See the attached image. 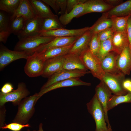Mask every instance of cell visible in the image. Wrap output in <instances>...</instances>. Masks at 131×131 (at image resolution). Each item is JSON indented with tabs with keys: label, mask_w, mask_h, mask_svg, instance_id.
<instances>
[{
	"label": "cell",
	"mask_w": 131,
	"mask_h": 131,
	"mask_svg": "<svg viewBox=\"0 0 131 131\" xmlns=\"http://www.w3.org/2000/svg\"><path fill=\"white\" fill-rule=\"evenodd\" d=\"M95 95L101 104L104 110L106 122L108 128L111 129L108 115L107 104L113 95L111 90L102 80L96 87Z\"/></svg>",
	"instance_id": "10"
},
{
	"label": "cell",
	"mask_w": 131,
	"mask_h": 131,
	"mask_svg": "<svg viewBox=\"0 0 131 131\" xmlns=\"http://www.w3.org/2000/svg\"><path fill=\"white\" fill-rule=\"evenodd\" d=\"M112 41L114 51L120 55L124 48L129 47L126 31L115 32Z\"/></svg>",
	"instance_id": "22"
},
{
	"label": "cell",
	"mask_w": 131,
	"mask_h": 131,
	"mask_svg": "<svg viewBox=\"0 0 131 131\" xmlns=\"http://www.w3.org/2000/svg\"><path fill=\"white\" fill-rule=\"evenodd\" d=\"M85 9V3L78 5L69 13L66 12L64 14L61 15L59 19L62 25H66L70 23L74 18H78L82 16Z\"/></svg>",
	"instance_id": "26"
},
{
	"label": "cell",
	"mask_w": 131,
	"mask_h": 131,
	"mask_svg": "<svg viewBox=\"0 0 131 131\" xmlns=\"http://www.w3.org/2000/svg\"><path fill=\"white\" fill-rule=\"evenodd\" d=\"M131 82V80H130L127 79L125 80L123 83V86L124 89L129 92Z\"/></svg>",
	"instance_id": "46"
},
{
	"label": "cell",
	"mask_w": 131,
	"mask_h": 131,
	"mask_svg": "<svg viewBox=\"0 0 131 131\" xmlns=\"http://www.w3.org/2000/svg\"><path fill=\"white\" fill-rule=\"evenodd\" d=\"M21 0H0V9L12 15L18 7Z\"/></svg>",
	"instance_id": "31"
},
{
	"label": "cell",
	"mask_w": 131,
	"mask_h": 131,
	"mask_svg": "<svg viewBox=\"0 0 131 131\" xmlns=\"http://www.w3.org/2000/svg\"><path fill=\"white\" fill-rule=\"evenodd\" d=\"M30 3L37 16L42 18H58L51 11L47 4L42 0H30Z\"/></svg>",
	"instance_id": "20"
},
{
	"label": "cell",
	"mask_w": 131,
	"mask_h": 131,
	"mask_svg": "<svg viewBox=\"0 0 131 131\" xmlns=\"http://www.w3.org/2000/svg\"><path fill=\"white\" fill-rule=\"evenodd\" d=\"M112 22L106 12L103 13L102 15L90 27L89 31L92 35L98 34L101 32L112 27Z\"/></svg>",
	"instance_id": "24"
},
{
	"label": "cell",
	"mask_w": 131,
	"mask_h": 131,
	"mask_svg": "<svg viewBox=\"0 0 131 131\" xmlns=\"http://www.w3.org/2000/svg\"><path fill=\"white\" fill-rule=\"evenodd\" d=\"M38 93L23 99L18 106L17 113L13 122L25 124L29 122L34 114V106L39 99Z\"/></svg>",
	"instance_id": "1"
},
{
	"label": "cell",
	"mask_w": 131,
	"mask_h": 131,
	"mask_svg": "<svg viewBox=\"0 0 131 131\" xmlns=\"http://www.w3.org/2000/svg\"><path fill=\"white\" fill-rule=\"evenodd\" d=\"M101 42L98 34L92 35L89 45V49L94 55L96 56L100 47Z\"/></svg>",
	"instance_id": "35"
},
{
	"label": "cell",
	"mask_w": 131,
	"mask_h": 131,
	"mask_svg": "<svg viewBox=\"0 0 131 131\" xmlns=\"http://www.w3.org/2000/svg\"><path fill=\"white\" fill-rule=\"evenodd\" d=\"M37 16L29 0H21L17 8L10 16V20L12 21L17 18L22 16L27 20Z\"/></svg>",
	"instance_id": "17"
},
{
	"label": "cell",
	"mask_w": 131,
	"mask_h": 131,
	"mask_svg": "<svg viewBox=\"0 0 131 131\" xmlns=\"http://www.w3.org/2000/svg\"><path fill=\"white\" fill-rule=\"evenodd\" d=\"M130 17L131 19V15H130Z\"/></svg>",
	"instance_id": "51"
},
{
	"label": "cell",
	"mask_w": 131,
	"mask_h": 131,
	"mask_svg": "<svg viewBox=\"0 0 131 131\" xmlns=\"http://www.w3.org/2000/svg\"><path fill=\"white\" fill-rule=\"evenodd\" d=\"M44 2L50 6L57 13H58L60 10L57 3L56 0H42Z\"/></svg>",
	"instance_id": "40"
},
{
	"label": "cell",
	"mask_w": 131,
	"mask_h": 131,
	"mask_svg": "<svg viewBox=\"0 0 131 131\" xmlns=\"http://www.w3.org/2000/svg\"><path fill=\"white\" fill-rule=\"evenodd\" d=\"M89 112L94 119L96 125L95 131H104L108 128L106 126L103 108L95 94L86 104Z\"/></svg>",
	"instance_id": "3"
},
{
	"label": "cell",
	"mask_w": 131,
	"mask_h": 131,
	"mask_svg": "<svg viewBox=\"0 0 131 131\" xmlns=\"http://www.w3.org/2000/svg\"><path fill=\"white\" fill-rule=\"evenodd\" d=\"M114 32L112 27H111L105 30L98 33V36L101 42L112 38Z\"/></svg>",
	"instance_id": "37"
},
{
	"label": "cell",
	"mask_w": 131,
	"mask_h": 131,
	"mask_svg": "<svg viewBox=\"0 0 131 131\" xmlns=\"http://www.w3.org/2000/svg\"><path fill=\"white\" fill-rule=\"evenodd\" d=\"M11 20L10 16L6 12L0 11V32L8 31Z\"/></svg>",
	"instance_id": "34"
},
{
	"label": "cell",
	"mask_w": 131,
	"mask_h": 131,
	"mask_svg": "<svg viewBox=\"0 0 131 131\" xmlns=\"http://www.w3.org/2000/svg\"><path fill=\"white\" fill-rule=\"evenodd\" d=\"M74 43L68 46L51 48L37 53L45 60L59 56H64L68 53Z\"/></svg>",
	"instance_id": "25"
},
{
	"label": "cell",
	"mask_w": 131,
	"mask_h": 131,
	"mask_svg": "<svg viewBox=\"0 0 131 131\" xmlns=\"http://www.w3.org/2000/svg\"><path fill=\"white\" fill-rule=\"evenodd\" d=\"M56 1L60 9L58 14L61 15L64 14L66 11L67 0H56Z\"/></svg>",
	"instance_id": "39"
},
{
	"label": "cell",
	"mask_w": 131,
	"mask_h": 131,
	"mask_svg": "<svg viewBox=\"0 0 131 131\" xmlns=\"http://www.w3.org/2000/svg\"><path fill=\"white\" fill-rule=\"evenodd\" d=\"M105 2L108 4L113 6L114 7L120 4L122 1L121 0H104Z\"/></svg>",
	"instance_id": "45"
},
{
	"label": "cell",
	"mask_w": 131,
	"mask_h": 131,
	"mask_svg": "<svg viewBox=\"0 0 131 131\" xmlns=\"http://www.w3.org/2000/svg\"><path fill=\"white\" fill-rule=\"evenodd\" d=\"M90 83L84 82L79 78H73L56 82L45 89L40 90L38 93L39 98L47 93L61 88L81 85L90 86Z\"/></svg>",
	"instance_id": "14"
},
{
	"label": "cell",
	"mask_w": 131,
	"mask_h": 131,
	"mask_svg": "<svg viewBox=\"0 0 131 131\" xmlns=\"http://www.w3.org/2000/svg\"><path fill=\"white\" fill-rule=\"evenodd\" d=\"M87 26L76 29H68L63 28L49 31H42L39 34L44 36L55 37H79L89 30Z\"/></svg>",
	"instance_id": "11"
},
{
	"label": "cell",
	"mask_w": 131,
	"mask_h": 131,
	"mask_svg": "<svg viewBox=\"0 0 131 131\" xmlns=\"http://www.w3.org/2000/svg\"><path fill=\"white\" fill-rule=\"evenodd\" d=\"M13 86L11 83L7 82L5 83L1 88L0 92L3 94H7L13 91Z\"/></svg>",
	"instance_id": "42"
},
{
	"label": "cell",
	"mask_w": 131,
	"mask_h": 131,
	"mask_svg": "<svg viewBox=\"0 0 131 131\" xmlns=\"http://www.w3.org/2000/svg\"><path fill=\"white\" fill-rule=\"evenodd\" d=\"M55 37L39 34L22 38L16 43L14 50L34 53L40 47L49 42Z\"/></svg>",
	"instance_id": "2"
},
{
	"label": "cell",
	"mask_w": 131,
	"mask_h": 131,
	"mask_svg": "<svg viewBox=\"0 0 131 131\" xmlns=\"http://www.w3.org/2000/svg\"><path fill=\"white\" fill-rule=\"evenodd\" d=\"M125 75L122 72L115 74L105 73L102 80L110 89L113 95H124L129 92L123 86Z\"/></svg>",
	"instance_id": "5"
},
{
	"label": "cell",
	"mask_w": 131,
	"mask_h": 131,
	"mask_svg": "<svg viewBox=\"0 0 131 131\" xmlns=\"http://www.w3.org/2000/svg\"><path fill=\"white\" fill-rule=\"evenodd\" d=\"M42 19L38 16L27 20L22 31L17 35L19 40L39 34L41 31Z\"/></svg>",
	"instance_id": "12"
},
{
	"label": "cell",
	"mask_w": 131,
	"mask_h": 131,
	"mask_svg": "<svg viewBox=\"0 0 131 131\" xmlns=\"http://www.w3.org/2000/svg\"><path fill=\"white\" fill-rule=\"evenodd\" d=\"M80 56L84 65L90 70L93 76L100 80H102L105 73L101 67L100 61L98 57L89 49L83 52Z\"/></svg>",
	"instance_id": "4"
},
{
	"label": "cell",
	"mask_w": 131,
	"mask_h": 131,
	"mask_svg": "<svg viewBox=\"0 0 131 131\" xmlns=\"http://www.w3.org/2000/svg\"><path fill=\"white\" fill-rule=\"evenodd\" d=\"M64 61L63 56H59L45 60L41 76L48 78L63 69Z\"/></svg>",
	"instance_id": "13"
},
{
	"label": "cell",
	"mask_w": 131,
	"mask_h": 131,
	"mask_svg": "<svg viewBox=\"0 0 131 131\" xmlns=\"http://www.w3.org/2000/svg\"><path fill=\"white\" fill-rule=\"evenodd\" d=\"M27 131H36L35 130H33L32 131H31L29 129H27Z\"/></svg>",
	"instance_id": "50"
},
{
	"label": "cell",
	"mask_w": 131,
	"mask_h": 131,
	"mask_svg": "<svg viewBox=\"0 0 131 131\" xmlns=\"http://www.w3.org/2000/svg\"><path fill=\"white\" fill-rule=\"evenodd\" d=\"M119 55L115 52L111 51L101 60V66L105 73L115 74L121 72L117 65Z\"/></svg>",
	"instance_id": "15"
},
{
	"label": "cell",
	"mask_w": 131,
	"mask_h": 131,
	"mask_svg": "<svg viewBox=\"0 0 131 131\" xmlns=\"http://www.w3.org/2000/svg\"><path fill=\"white\" fill-rule=\"evenodd\" d=\"M63 57L64 61L63 69L69 70L88 71L83 64L79 56L68 53Z\"/></svg>",
	"instance_id": "23"
},
{
	"label": "cell",
	"mask_w": 131,
	"mask_h": 131,
	"mask_svg": "<svg viewBox=\"0 0 131 131\" xmlns=\"http://www.w3.org/2000/svg\"><path fill=\"white\" fill-rule=\"evenodd\" d=\"M85 4V9L82 16L91 13L106 12L114 7L103 0H86Z\"/></svg>",
	"instance_id": "16"
},
{
	"label": "cell",
	"mask_w": 131,
	"mask_h": 131,
	"mask_svg": "<svg viewBox=\"0 0 131 131\" xmlns=\"http://www.w3.org/2000/svg\"><path fill=\"white\" fill-rule=\"evenodd\" d=\"M112 37L101 42L100 48L96 56L100 61L110 52L114 51L112 44Z\"/></svg>",
	"instance_id": "33"
},
{
	"label": "cell",
	"mask_w": 131,
	"mask_h": 131,
	"mask_svg": "<svg viewBox=\"0 0 131 131\" xmlns=\"http://www.w3.org/2000/svg\"><path fill=\"white\" fill-rule=\"evenodd\" d=\"M26 21L21 16L11 21L8 31L17 35L23 29Z\"/></svg>",
	"instance_id": "32"
},
{
	"label": "cell",
	"mask_w": 131,
	"mask_h": 131,
	"mask_svg": "<svg viewBox=\"0 0 131 131\" xmlns=\"http://www.w3.org/2000/svg\"><path fill=\"white\" fill-rule=\"evenodd\" d=\"M34 53L25 51L12 50L8 49L2 43L0 48V70L1 71L12 62L18 59H26Z\"/></svg>",
	"instance_id": "6"
},
{
	"label": "cell",
	"mask_w": 131,
	"mask_h": 131,
	"mask_svg": "<svg viewBox=\"0 0 131 131\" xmlns=\"http://www.w3.org/2000/svg\"><path fill=\"white\" fill-rule=\"evenodd\" d=\"M118 16L113 15L110 17L112 22V26L114 32L126 31L128 19L130 16Z\"/></svg>",
	"instance_id": "28"
},
{
	"label": "cell",
	"mask_w": 131,
	"mask_h": 131,
	"mask_svg": "<svg viewBox=\"0 0 131 131\" xmlns=\"http://www.w3.org/2000/svg\"><path fill=\"white\" fill-rule=\"evenodd\" d=\"M45 60L36 52L26 59L24 70L26 75L30 77H35L42 75Z\"/></svg>",
	"instance_id": "9"
},
{
	"label": "cell",
	"mask_w": 131,
	"mask_h": 131,
	"mask_svg": "<svg viewBox=\"0 0 131 131\" xmlns=\"http://www.w3.org/2000/svg\"><path fill=\"white\" fill-rule=\"evenodd\" d=\"M43 124L42 123H40L39 126V129L37 131H44L43 129Z\"/></svg>",
	"instance_id": "47"
},
{
	"label": "cell",
	"mask_w": 131,
	"mask_h": 131,
	"mask_svg": "<svg viewBox=\"0 0 131 131\" xmlns=\"http://www.w3.org/2000/svg\"><path fill=\"white\" fill-rule=\"evenodd\" d=\"M104 131H112L111 129L108 128L106 130H105Z\"/></svg>",
	"instance_id": "48"
},
{
	"label": "cell",
	"mask_w": 131,
	"mask_h": 131,
	"mask_svg": "<svg viewBox=\"0 0 131 131\" xmlns=\"http://www.w3.org/2000/svg\"><path fill=\"white\" fill-rule=\"evenodd\" d=\"M109 17L113 15L125 17L131 15V0H128L114 7L107 12Z\"/></svg>",
	"instance_id": "27"
},
{
	"label": "cell",
	"mask_w": 131,
	"mask_h": 131,
	"mask_svg": "<svg viewBox=\"0 0 131 131\" xmlns=\"http://www.w3.org/2000/svg\"><path fill=\"white\" fill-rule=\"evenodd\" d=\"M31 127L29 123L25 124H22L18 123L13 122L6 124H5L4 126L0 128L2 130L8 129L12 131H20L25 127Z\"/></svg>",
	"instance_id": "36"
},
{
	"label": "cell",
	"mask_w": 131,
	"mask_h": 131,
	"mask_svg": "<svg viewBox=\"0 0 131 131\" xmlns=\"http://www.w3.org/2000/svg\"><path fill=\"white\" fill-rule=\"evenodd\" d=\"M0 128L5 125L6 110L5 105L0 106Z\"/></svg>",
	"instance_id": "41"
},
{
	"label": "cell",
	"mask_w": 131,
	"mask_h": 131,
	"mask_svg": "<svg viewBox=\"0 0 131 131\" xmlns=\"http://www.w3.org/2000/svg\"><path fill=\"white\" fill-rule=\"evenodd\" d=\"M64 27L58 18H47L42 19L41 29V31H49Z\"/></svg>",
	"instance_id": "29"
},
{
	"label": "cell",
	"mask_w": 131,
	"mask_h": 131,
	"mask_svg": "<svg viewBox=\"0 0 131 131\" xmlns=\"http://www.w3.org/2000/svg\"><path fill=\"white\" fill-rule=\"evenodd\" d=\"M117 65L120 71L125 75H129L131 71V50L129 47L124 48L119 55Z\"/></svg>",
	"instance_id": "21"
},
{
	"label": "cell",
	"mask_w": 131,
	"mask_h": 131,
	"mask_svg": "<svg viewBox=\"0 0 131 131\" xmlns=\"http://www.w3.org/2000/svg\"><path fill=\"white\" fill-rule=\"evenodd\" d=\"M129 92H131V82L130 84V86L129 91Z\"/></svg>",
	"instance_id": "49"
},
{
	"label": "cell",
	"mask_w": 131,
	"mask_h": 131,
	"mask_svg": "<svg viewBox=\"0 0 131 131\" xmlns=\"http://www.w3.org/2000/svg\"><path fill=\"white\" fill-rule=\"evenodd\" d=\"M126 32L129 42V47L131 50V19L130 16L127 22Z\"/></svg>",
	"instance_id": "43"
},
{
	"label": "cell",
	"mask_w": 131,
	"mask_h": 131,
	"mask_svg": "<svg viewBox=\"0 0 131 131\" xmlns=\"http://www.w3.org/2000/svg\"><path fill=\"white\" fill-rule=\"evenodd\" d=\"M90 73H91L90 72L88 71L63 69L49 77L47 82L41 87L40 90L47 88L57 82L71 78H79Z\"/></svg>",
	"instance_id": "8"
},
{
	"label": "cell",
	"mask_w": 131,
	"mask_h": 131,
	"mask_svg": "<svg viewBox=\"0 0 131 131\" xmlns=\"http://www.w3.org/2000/svg\"><path fill=\"white\" fill-rule=\"evenodd\" d=\"M79 37H55L49 42L40 47L35 52L38 53L51 48L70 45L74 43Z\"/></svg>",
	"instance_id": "18"
},
{
	"label": "cell",
	"mask_w": 131,
	"mask_h": 131,
	"mask_svg": "<svg viewBox=\"0 0 131 131\" xmlns=\"http://www.w3.org/2000/svg\"><path fill=\"white\" fill-rule=\"evenodd\" d=\"M29 91L25 83L23 82L18 83L17 89L6 94L0 93V106L5 105L7 102H12L15 106L18 105L24 98L30 94Z\"/></svg>",
	"instance_id": "7"
},
{
	"label": "cell",
	"mask_w": 131,
	"mask_h": 131,
	"mask_svg": "<svg viewBox=\"0 0 131 131\" xmlns=\"http://www.w3.org/2000/svg\"><path fill=\"white\" fill-rule=\"evenodd\" d=\"M131 103V92L124 95H113L107 104L108 111L113 109L118 105L123 103Z\"/></svg>",
	"instance_id": "30"
},
{
	"label": "cell",
	"mask_w": 131,
	"mask_h": 131,
	"mask_svg": "<svg viewBox=\"0 0 131 131\" xmlns=\"http://www.w3.org/2000/svg\"><path fill=\"white\" fill-rule=\"evenodd\" d=\"M11 34L8 31L0 32V42L5 43Z\"/></svg>",
	"instance_id": "44"
},
{
	"label": "cell",
	"mask_w": 131,
	"mask_h": 131,
	"mask_svg": "<svg viewBox=\"0 0 131 131\" xmlns=\"http://www.w3.org/2000/svg\"><path fill=\"white\" fill-rule=\"evenodd\" d=\"M86 0H67V7L66 12L68 13L76 6L84 3Z\"/></svg>",
	"instance_id": "38"
},
{
	"label": "cell",
	"mask_w": 131,
	"mask_h": 131,
	"mask_svg": "<svg viewBox=\"0 0 131 131\" xmlns=\"http://www.w3.org/2000/svg\"><path fill=\"white\" fill-rule=\"evenodd\" d=\"M92 35L89 30L79 37L74 43L68 53L80 56L84 51L89 49Z\"/></svg>",
	"instance_id": "19"
}]
</instances>
